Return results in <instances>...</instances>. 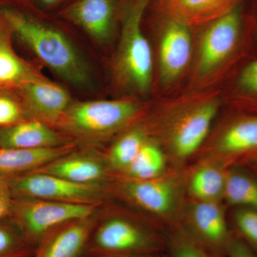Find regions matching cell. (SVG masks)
Masks as SVG:
<instances>
[{
  "label": "cell",
  "mask_w": 257,
  "mask_h": 257,
  "mask_svg": "<svg viewBox=\"0 0 257 257\" xmlns=\"http://www.w3.org/2000/svg\"><path fill=\"white\" fill-rule=\"evenodd\" d=\"M94 206L14 198L9 219L29 245L37 246L45 235L61 225L92 216Z\"/></svg>",
  "instance_id": "cell-4"
},
{
  "label": "cell",
  "mask_w": 257,
  "mask_h": 257,
  "mask_svg": "<svg viewBox=\"0 0 257 257\" xmlns=\"http://www.w3.org/2000/svg\"><path fill=\"white\" fill-rule=\"evenodd\" d=\"M10 183L14 198L95 204L104 194L99 184L77 183L35 171L12 177Z\"/></svg>",
  "instance_id": "cell-8"
},
{
  "label": "cell",
  "mask_w": 257,
  "mask_h": 257,
  "mask_svg": "<svg viewBox=\"0 0 257 257\" xmlns=\"http://www.w3.org/2000/svg\"><path fill=\"white\" fill-rule=\"evenodd\" d=\"M40 1L42 4L45 5V6H52V5L59 3L61 0H40Z\"/></svg>",
  "instance_id": "cell-33"
},
{
  "label": "cell",
  "mask_w": 257,
  "mask_h": 257,
  "mask_svg": "<svg viewBox=\"0 0 257 257\" xmlns=\"http://www.w3.org/2000/svg\"><path fill=\"white\" fill-rule=\"evenodd\" d=\"M9 26L0 18V89H18L38 74L12 47Z\"/></svg>",
  "instance_id": "cell-21"
},
{
  "label": "cell",
  "mask_w": 257,
  "mask_h": 257,
  "mask_svg": "<svg viewBox=\"0 0 257 257\" xmlns=\"http://www.w3.org/2000/svg\"><path fill=\"white\" fill-rule=\"evenodd\" d=\"M192 53L189 27L170 19L162 35L160 47V76L162 82L176 80L187 67Z\"/></svg>",
  "instance_id": "cell-14"
},
{
  "label": "cell",
  "mask_w": 257,
  "mask_h": 257,
  "mask_svg": "<svg viewBox=\"0 0 257 257\" xmlns=\"http://www.w3.org/2000/svg\"><path fill=\"white\" fill-rule=\"evenodd\" d=\"M90 217L69 221L45 235L31 257H79L87 246L94 227Z\"/></svg>",
  "instance_id": "cell-13"
},
{
  "label": "cell",
  "mask_w": 257,
  "mask_h": 257,
  "mask_svg": "<svg viewBox=\"0 0 257 257\" xmlns=\"http://www.w3.org/2000/svg\"><path fill=\"white\" fill-rule=\"evenodd\" d=\"M226 257H257V253L232 231Z\"/></svg>",
  "instance_id": "cell-30"
},
{
  "label": "cell",
  "mask_w": 257,
  "mask_h": 257,
  "mask_svg": "<svg viewBox=\"0 0 257 257\" xmlns=\"http://www.w3.org/2000/svg\"><path fill=\"white\" fill-rule=\"evenodd\" d=\"M219 107L217 98L204 97L175 106L161 116L157 135L167 158L176 167L200 150Z\"/></svg>",
  "instance_id": "cell-2"
},
{
  "label": "cell",
  "mask_w": 257,
  "mask_h": 257,
  "mask_svg": "<svg viewBox=\"0 0 257 257\" xmlns=\"http://www.w3.org/2000/svg\"><path fill=\"white\" fill-rule=\"evenodd\" d=\"M6 90L0 89V128L24 121L28 114L23 98L20 100Z\"/></svg>",
  "instance_id": "cell-28"
},
{
  "label": "cell",
  "mask_w": 257,
  "mask_h": 257,
  "mask_svg": "<svg viewBox=\"0 0 257 257\" xmlns=\"http://www.w3.org/2000/svg\"><path fill=\"white\" fill-rule=\"evenodd\" d=\"M2 18L12 32L62 78L74 85L89 84L90 78L82 57L63 33L16 10H3Z\"/></svg>",
  "instance_id": "cell-1"
},
{
  "label": "cell",
  "mask_w": 257,
  "mask_h": 257,
  "mask_svg": "<svg viewBox=\"0 0 257 257\" xmlns=\"http://www.w3.org/2000/svg\"><path fill=\"white\" fill-rule=\"evenodd\" d=\"M257 152V116H241L226 125L202 159L228 167L241 157Z\"/></svg>",
  "instance_id": "cell-11"
},
{
  "label": "cell",
  "mask_w": 257,
  "mask_h": 257,
  "mask_svg": "<svg viewBox=\"0 0 257 257\" xmlns=\"http://www.w3.org/2000/svg\"><path fill=\"white\" fill-rule=\"evenodd\" d=\"M252 165L253 166V169H254V170L256 171L257 174V157L253 159Z\"/></svg>",
  "instance_id": "cell-34"
},
{
  "label": "cell",
  "mask_w": 257,
  "mask_h": 257,
  "mask_svg": "<svg viewBox=\"0 0 257 257\" xmlns=\"http://www.w3.org/2000/svg\"><path fill=\"white\" fill-rule=\"evenodd\" d=\"M238 0H165L163 9L172 20L187 26L211 23L234 10Z\"/></svg>",
  "instance_id": "cell-18"
},
{
  "label": "cell",
  "mask_w": 257,
  "mask_h": 257,
  "mask_svg": "<svg viewBox=\"0 0 257 257\" xmlns=\"http://www.w3.org/2000/svg\"><path fill=\"white\" fill-rule=\"evenodd\" d=\"M165 236V257H224L193 239L180 226L169 229Z\"/></svg>",
  "instance_id": "cell-25"
},
{
  "label": "cell",
  "mask_w": 257,
  "mask_h": 257,
  "mask_svg": "<svg viewBox=\"0 0 257 257\" xmlns=\"http://www.w3.org/2000/svg\"><path fill=\"white\" fill-rule=\"evenodd\" d=\"M33 253L9 218L0 221V257H31Z\"/></svg>",
  "instance_id": "cell-26"
},
{
  "label": "cell",
  "mask_w": 257,
  "mask_h": 257,
  "mask_svg": "<svg viewBox=\"0 0 257 257\" xmlns=\"http://www.w3.org/2000/svg\"><path fill=\"white\" fill-rule=\"evenodd\" d=\"M29 114L44 122L59 123L71 105L67 91L37 75L18 88Z\"/></svg>",
  "instance_id": "cell-12"
},
{
  "label": "cell",
  "mask_w": 257,
  "mask_h": 257,
  "mask_svg": "<svg viewBox=\"0 0 257 257\" xmlns=\"http://www.w3.org/2000/svg\"><path fill=\"white\" fill-rule=\"evenodd\" d=\"M223 200L236 207L257 209V180L236 169L228 168Z\"/></svg>",
  "instance_id": "cell-23"
},
{
  "label": "cell",
  "mask_w": 257,
  "mask_h": 257,
  "mask_svg": "<svg viewBox=\"0 0 257 257\" xmlns=\"http://www.w3.org/2000/svg\"><path fill=\"white\" fill-rule=\"evenodd\" d=\"M177 226L213 252L226 257L232 231L221 202L188 199L184 203Z\"/></svg>",
  "instance_id": "cell-9"
},
{
  "label": "cell",
  "mask_w": 257,
  "mask_h": 257,
  "mask_svg": "<svg viewBox=\"0 0 257 257\" xmlns=\"http://www.w3.org/2000/svg\"><path fill=\"white\" fill-rule=\"evenodd\" d=\"M11 177L0 175V221L8 219L11 214L14 199L10 183Z\"/></svg>",
  "instance_id": "cell-29"
},
{
  "label": "cell",
  "mask_w": 257,
  "mask_h": 257,
  "mask_svg": "<svg viewBox=\"0 0 257 257\" xmlns=\"http://www.w3.org/2000/svg\"><path fill=\"white\" fill-rule=\"evenodd\" d=\"M165 248V234L116 217L98 227L89 250L90 256H135L162 254Z\"/></svg>",
  "instance_id": "cell-7"
},
{
  "label": "cell",
  "mask_w": 257,
  "mask_h": 257,
  "mask_svg": "<svg viewBox=\"0 0 257 257\" xmlns=\"http://www.w3.org/2000/svg\"><path fill=\"white\" fill-rule=\"evenodd\" d=\"M240 84L246 90L257 93V61L251 62L243 69Z\"/></svg>",
  "instance_id": "cell-31"
},
{
  "label": "cell",
  "mask_w": 257,
  "mask_h": 257,
  "mask_svg": "<svg viewBox=\"0 0 257 257\" xmlns=\"http://www.w3.org/2000/svg\"><path fill=\"white\" fill-rule=\"evenodd\" d=\"M66 15L96 41L104 43L112 33L114 0H77L69 7Z\"/></svg>",
  "instance_id": "cell-15"
},
{
  "label": "cell",
  "mask_w": 257,
  "mask_h": 257,
  "mask_svg": "<svg viewBox=\"0 0 257 257\" xmlns=\"http://www.w3.org/2000/svg\"><path fill=\"white\" fill-rule=\"evenodd\" d=\"M149 140L146 130L136 126L120 137L108 154V165L122 174Z\"/></svg>",
  "instance_id": "cell-24"
},
{
  "label": "cell",
  "mask_w": 257,
  "mask_h": 257,
  "mask_svg": "<svg viewBox=\"0 0 257 257\" xmlns=\"http://www.w3.org/2000/svg\"><path fill=\"white\" fill-rule=\"evenodd\" d=\"M147 3L148 0H134L125 10L114 65L119 84L140 93L149 90L152 77L151 47L142 29Z\"/></svg>",
  "instance_id": "cell-3"
},
{
  "label": "cell",
  "mask_w": 257,
  "mask_h": 257,
  "mask_svg": "<svg viewBox=\"0 0 257 257\" xmlns=\"http://www.w3.org/2000/svg\"><path fill=\"white\" fill-rule=\"evenodd\" d=\"M89 257H165L164 253L162 254L147 255V256H90Z\"/></svg>",
  "instance_id": "cell-32"
},
{
  "label": "cell",
  "mask_w": 257,
  "mask_h": 257,
  "mask_svg": "<svg viewBox=\"0 0 257 257\" xmlns=\"http://www.w3.org/2000/svg\"><path fill=\"white\" fill-rule=\"evenodd\" d=\"M228 167L202 159L185 175V192L189 199L205 202L223 200Z\"/></svg>",
  "instance_id": "cell-17"
},
{
  "label": "cell",
  "mask_w": 257,
  "mask_h": 257,
  "mask_svg": "<svg viewBox=\"0 0 257 257\" xmlns=\"http://www.w3.org/2000/svg\"><path fill=\"white\" fill-rule=\"evenodd\" d=\"M73 148L71 144L37 150L0 148V175L14 177L32 172L68 155Z\"/></svg>",
  "instance_id": "cell-19"
},
{
  "label": "cell",
  "mask_w": 257,
  "mask_h": 257,
  "mask_svg": "<svg viewBox=\"0 0 257 257\" xmlns=\"http://www.w3.org/2000/svg\"><path fill=\"white\" fill-rule=\"evenodd\" d=\"M119 188L124 197L140 209L158 217L170 226L179 224L185 193V175L179 171H168L150 179H134L123 177Z\"/></svg>",
  "instance_id": "cell-5"
},
{
  "label": "cell",
  "mask_w": 257,
  "mask_h": 257,
  "mask_svg": "<svg viewBox=\"0 0 257 257\" xmlns=\"http://www.w3.org/2000/svg\"><path fill=\"white\" fill-rule=\"evenodd\" d=\"M68 155L33 171L80 184H100L106 178L107 170L100 160L87 155Z\"/></svg>",
  "instance_id": "cell-20"
},
{
  "label": "cell",
  "mask_w": 257,
  "mask_h": 257,
  "mask_svg": "<svg viewBox=\"0 0 257 257\" xmlns=\"http://www.w3.org/2000/svg\"><path fill=\"white\" fill-rule=\"evenodd\" d=\"M140 113L131 99L84 101L71 104L59 123L79 136L101 138L126 127Z\"/></svg>",
  "instance_id": "cell-6"
},
{
  "label": "cell",
  "mask_w": 257,
  "mask_h": 257,
  "mask_svg": "<svg viewBox=\"0 0 257 257\" xmlns=\"http://www.w3.org/2000/svg\"><path fill=\"white\" fill-rule=\"evenodd\" d=\"M240 28L241 18L236 8L209 24L199 47L198 75L211 74L231 55L239 41Z\"/></svg>",
  "instance_id": "cell-10"
},
{
  "label": "cell",
  "mask_w": 257,
  "mask_h": 257,
  "mask_svg": "<svg viewBox=\"0 0 257 257\" xmlns=\"http://www.w3.org/2000/svg\"><path fill=\"white\" fill-rule=\"evenodd\" d=\"M167 162L163 149L149 139L122 175L134 179L157 178L167 172Z\"/></svg>",
  "instance_id": "cell-22"
},
{
  "label": "cell",
  "mask_w": 257,
  "mask_h": 257,
  "mask_svg": "<svg viewBox=\"0 0 257 257\" xmlns=\"http://www.w3.org/2000/svg\"><path fill=\"white\" fill-rule=\"evenodd\" d=\"M232 219L235 234L257 253V209L236 207Z\"/></svg>",
  "instance_id": "cell-27"
},
{
  "label": "cell",
  "mask_w": 257,
  "mask_h": 257,
  "mask_svg": "<svg viewBox=\"0 0 257 257\" xmlns=\"http://www.w3.org/2000/svg\"><path fill=\"white\" fill-rule=\"evenodd\" d=\"M59 134L40 120L25 119L0 128V148H51L67 145Z\"/></svg>",
  "instance_id": "cell-16"
}]
</instances>
